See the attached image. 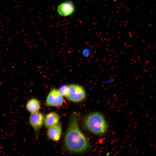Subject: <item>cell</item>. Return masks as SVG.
Listing matches in <instances>:
<instances>
[{
    "mask_svg": "<svg viewBox=\"0 0 156 156\" xmlns=\"http://www.w3.org/2000/svg\"><path fill=\"white\" fill-rule=\"evenodd\" d=\"M25 107L27 111L31 114L38 112L40 107V105L37 99L32 98L27 101Z\"/></svg>",
    "mask_w": 156,
    "mask_h": 156,
    "instance_id": "9c48e42d",
    "label": "cell"
},
{
    "mask_svg": "<svg viewBox=\"0 0 156 156\" xmlns=\"http://www.w3.org/2000/svg\"><path fill=\"white\" fill-rule=\"evenodd\" d=\"M60 116L55 112H51L45 117L44 124L45 127L48 129L57 124L60 120Z\"/></svg>",
    "mask_w": 156,
    "mask_h": 156,
    "instance_id": "ba28073f",
    "label": "cell"
},
{
    "mask_svg": "<svg viewBox=\"0 0 156 156\" xmlns=\"http://www.w3.org/2000/svg\"><path fill=\"white\" fill-rule=\"evenodd\" d=\"M44 115L41 112H38L31 114L29 119V122L36 134H38L44 124Z\"/></svg>",
    "mask_w": 156,
    "mask_h": 156,
    "instance_id": "5b68a950",
    "label": "cell"
},
{
    "mask_svg": "<svg viewBox=\"0 0 156 156\" xmlns=\"http://www.w3.org/2000/svg\"><path fill=\"white\" fill-rule=\"evenodd\" d=\"M67 86H63L59 89L60 92L63 96H65L67 91Z\"/></svg>",
    "mask_w": 156,
    "mask_h": 156,
    "instance_id": "30bf717a",
    "label": "cell"
},
{
    "mask_svg": "<svg viewBox=\"0 0 156 156\" xmlns=\"http://www.w3.org/2000/svg\"><path fill=\"white\" fill-rule=\"evenodd\" d=\"M62 132L61 125L57 124L48 129L47 136L51 140L57 141L61 137Z\"/></svg>",
    "mask_w": 156,
    "mask_h": 156,
    "instance_id": "52a82bcc",
    "label": "cell"
},
{
    "mask_svg": "<svg viewBox=\"0 0 156 156\" xmlns=\"http://www.w3.org/2000/svg\"><path fill=\"white\" fill-rule=\"evenodd\" d=\"M84 124L91 133L98 135L105 133L108 129V125L103 116L98 112L90 114L85 118Z\"/></svg>",
    "mask_w": 156,
    "mask_h": 156,
    "instance_id": "7a4b0ae2",
    "label": "cell"
},
{
    "mask_svg": "<svg viewBox=\"0 0 156 156\" xmlns=\"http://www.w3.org/2000/svg\"><path fill=\"white\" fill-rule=\"evenodd\" d=\"M63 96L59 90L53 88L50 90L47 95L45 104L49 106H61L63 103Z\"/></svg>",
    "mask_w": 156,
    "mask_h": 156,
    "instance_id": "277c9868",
    "label": "cell"
},
{
    "mask_svg": "<svg viewBox=\"0 0 156 156\" xmlns=\"http://www.w3.org/2000/svg\"><path fill=\"white\" fill-rule=\"evenodd\" d=\"M79 114L74 112L71 116L64 139L66 149L70 152L81 153L89 147V140L80 130L79 125Z\"/></svg>",
    "mask_w": 156,
    "mask_h": 156,
    "instance_id": "6da1fadb",
    "label": "cell"
},
{
    "mask_svg": "<svg viewBox=\"0 0 156 156\" xmlns=\"http://www.w3.org/2000/svg\"><path fill=\"white\" fill-rule=\"evenodd\" d=\"M74 4L70 1H65L59 5L57 8V12L59 15L66 16L70 15L75 10Z\"/></svg>",
    "mask_w": 156,
    "mask_h": 156,
    "instance_id": "8992f818",
    "label": "cell"
},
{
    "mask_svg": "<svg viewBox=\"0 0 156 156\" xmlns=\"http://www.w3.org/2000/svg\"><path fill=\"white\" fill-rule=\"evenodd\" d=\"M86 96L85 91L80 85L71 84L67 86L65 97L69 101L73 102H79L83 100Z\"/></svg>",
    "mask_w": 156,
    "mask_h": 156,
    "instance_id": "3957f363",
    "label": "cell"
}]
</instances>
